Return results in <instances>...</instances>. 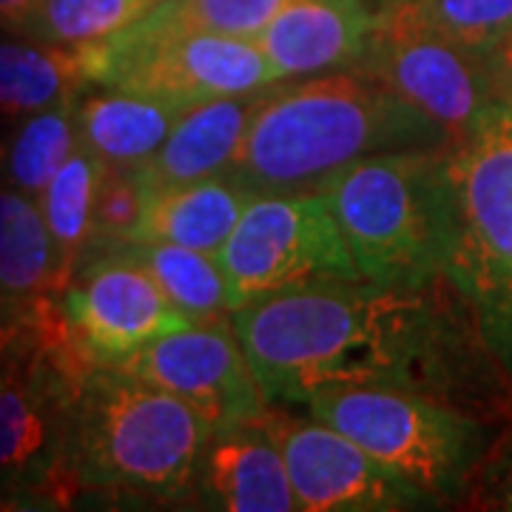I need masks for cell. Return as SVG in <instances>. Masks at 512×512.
Masks as SVG:
<instances>
[{
	"instance_id": "cell-31",
	"label": "cell",
	"mask_w": 512,
	"mask_h": 512,
	"mask_svg": "<svg viewBox=\"0 0 512 512\" xmlns=\"http://www.w3.org/2000/svg\"><path fill=\"white\" fill-rule=\"evenodd\" d=\"M37 0H0V29L6 32H23V23L29 20Z\"/></svg>"
},
{
	"instance_id": "cell-15",
	"label": "cell",
	"mask_w": 512,
	"mask_h": 512,
	"mask_svg": "<svg viewBox=\"0 0 512 512\" xmlns=\"http://www.w3.org/2000/svg\"><path fill=\"white\" fill-rule=\"evenodd\" d=\"M194 507L220 512L296 510L282 453L256 421L211 436L197 470Z\"/></svg>"
},
{
	"instance_id": "cell-6",
	"label": "cell",
	"mask_w": 512,
	"mask_h": 512,
	"mask_svg": "<svg viewBox=\"0 0 512 512\" xmlns=\"http://www.w3.org/2000/svg\"><path fill=\"white\" fill-rule=\"evenodd\" d=\"M433 507H458L498 421L402 387H325L305 402Z\"/></svg>"
},
{
	"instance_id": "cell-25",
	"label": "cell",
	"mask_w": 512,
	"mask_h": 512,
	"mask_svg": "<svg viewBox=\"0 0 512 512\" xmlns=\"http://www.w3.org/2000/svg\"><path fill=\"white\" fill-rule=\"evenodd\" d=\"M458 46L487 55L512 32V0H393Z\"/></svg>"
},
{
	"instance_id": "cell-26",
	"label": "cell",
	"mask_w": 512,
	"mask_h": 512,
	"mask_svg": "<svg viewBox=\"0 0 512 512\" xmlns=\"http://www.w3.org/2000/svg\"><path fill=\"white\" fill-rule=\"evenodd\" d=\"M146 200L148 185L140 168H109L94 200L92 242L86 251L123 245L137 237Z\"/></svg>"
},
{
	"instance_id": "cell-18",
	"label": "cell",
	"mask_w": 512,
	"mask_h": 512,
	"mask_svg": "<svg viewBox=\"0 0 512 512\" xmlns=\"http://www.w3.org/2000/svg\"><path fill=\"white\" fill-rule=\"evenodd\" d=\"M183 111L146 94L111 86H86L77 94L74 117L80 143L109 168L146 165Z\"/></svg>"
},
{
	"instance_id": "cell-23",
	"label": "cell",
	"mask_w": 512,
	"mask_h": 512,
	"mask_svg": "<svg viewBox=\"0 0 512 512\" xmlns=\"http://www.w3.org/2000/svg\"><path fill=\"white\" fill-rule=\"evenodd\" d=\"M74 103L77 97L15 123L12 134L0 146V185H9L35 200L40 197L57 168L72 157L80 143Z\"/></svg>"
},
{
	"instance_id": "cell-30",
	"label": "cell",
	"mask_w": 512,
	"mask_h": 512,
	"mask_svg": "<svg viewBox=\"0 0 512 512\" xmlns=\"http://www.w3.org/2000/svg\"><path fill=\"white\" fill-rule=\"evenodd\" d=\"M484 69H487V77H490L495 103L512 106V32H507L484 55Z\"/></svg>"
},
{
	"instance_id": "cell-22",
	"label": "cell",
	"mask_w": 512,
	"mask_h": 512,
	"mask_svg": "<svg viewBox=\"0 0 512 512\" xmlns=\"http://www.w3.org/2000/svg\"><path fill=\"white\" fill-rule=\"evenodd\" d=\"M106 171H109V165L83 143H77L72 157L57 168L55 177L37 197L43 220L55 239L66 285L92 242L94 200H97V191H100Z\"/></svg>"
},
{
	"instance_id": "cell-11",
	"label": "cell",
	"mask_w": 512,
	"mask_h": 512,
	"mask_svg": "<svg viewBox=\"0 0 512 512\" xmlns=\"http://www.w3.org/2000/svg\"><path fill=\"white\" fill-rule=\"evenodd\" d=\"M291 404L268 402L256 416L259 430L282 453L299 512H402L436 510L427 495L393 476L353 439L328 421L291 413Z\"/></svg>"
},
{
	"instance_id": "cell-14",
	"label": "cell",
	"mask_w": 512,
	"mask_h": 512,
	"mask_svg": "<svg viewBox=\"0 0 512 512\" xmlns=\"http://www.w3.org/2000/svg\"><path fill=\"white\" fill-rule=\"evenodd\" d=\"M379 12L367 0H288L254 43L279 83L353 69L365 55Z\"/></svg>"
},
{
	"instance_id": "cell-32",
	"label": "cell",
	"mask_w": 512,
	"mask_h": 512,
	"mask_svg": "<svg viewBox=\"0 0 512 512\" xmlns=\"http://www.w3.org/2000/svg\"><path fill=\"white\" fill-rule=\"evenodd\" d=\"M367 3H373L376 9H384V6H387V3H393V0H367Z\"/></svg>"
},
{
	"instance_id": "cell-5",
	"label": "cell",
	"mask_w": 512,
	"mask_h": 512,
	"mask_svg": "<svg viewBox=\"0 0 512 512\" xmlns=\"http://www.w3.org/2000/svg\"><path fill=\"white\" fill-rule=\"evenodd\" d=\"M447 148L390 151L359 160L325 185L359 276L427 285L447 259Z\"/></svg>"
},
{
	"instance_id": "cell-12",
	"label": "cell",
	"mask_w": 512,
	"mask_h": 512,
	"mask_svg": "<svg viewBox=\"0 0 512 512\" xmlns=\"http://www.w3.org/2000/svg\"><path fill=\"white\" fill-rule=\"evenodd\" d=\"M60 311L72 342L92 367L123 365L154 339L191 325L120 245L83 254L60 293Z\"/></svg>"
},
{
	"instance_id": "cell-9",
	"label": "cell",
	"mask_w": 512,
	"mask_h": 512,
	"mask_svg": "<svg viewBox=\"0 0 512 512\" xmlns=\"http://www.w3.org/2000/svg\"><path fill=\"white\" fill-rule=\"evenodd\" d=\"M217 259L231 311L316 276H359L322 191L256 194Z\"/></svg>"
},
{
	"instance_id": "cell-8",
	"label": "cell",
	"mask_w": 512,
	"mask_h": 512,
	"mask_svg": "<svg viewBox=\"0 0 512 512\" xmlns=\"http://www.w3.org/2000/svg\"><path fill=\"white\" fill-rule=\"evenodd\" d=\"M89 370L57 308L43 336L0 373V501H49Z\"/></svg>"
},
{
	"instance_id": "cell-17",
	"label": "cell",
	"mask_w": 512,
	"mask_h": 512,
	"mask_svg": "<svg viewBox=\"0 0 512 512\" xmlns=\"http://www.w3.org/2000/svg\"><path fill=\"white\" fill-rule=\"evenodd\" d=\"M254 197V191L231 174L148 191L146 211L134 239L171 242L220 256L222 245L234 234L242 211Z\"/></svg>"
},
{
	"instance_id": "cell-2",
	"label": "cell",
	"mask_w": 512,
	"mask_h": 512,
	"mask_svg": "<svg viewBox=\"0 0 512 512\" xmlns=\"http://www.w3.org/2000/svg\"><path fill=\"white\" fill-rule=\"evenodd\" d=\"M450 143L439 123L382 83L339 69L268 86L228 174L254 194L325 191L359 160Z\"/></svg>"
},
{
	"instance_id": "cell-24",
	"label": "cell",
	"mask_w": 512,
	"mask_h": 512,
	"mask_svg": "<svg viewBox=\"0 0 512 512\" xmlns=\"http://www.w3.org/2000/svg\"><path fill=\"white\" fill-rule=\"evenodd\" d=\"M160 0H37L23 37L66 49H89L151 12Z\"/></svg>"
},
{
	"instance_id": "cell-27",
	"label": "cell",
	"mask_w": 512,
	"mask_h": 512,
	"mask_svg": "<svg viewBox=\"0 0 512 512\" xmlns=\"http://www.w3.org/2000/svg\"><path fill=\"white\" fill-rule=\"evenodd\" d=\"M288 0H160L171 20L217 35L254 40Z\"/></svg>"
},
{
	"instance_id": "cell-16",
	"label": "cell",
	"mask_w": 512,
	"mask_h": 512,
	"mask_svg": "<svg viewBox=\"0 0 512 512\" xmlns=\"http://www.w3.org/2000/svg\"><path fill=\"white\" fill-rule=\"evenodd\" d=\"M262 92L217 97L185 109L160 151L140 165L148 191L228 174Z\"/></svg>"
},
{
	"instance_id": "cell-13",
	"label": "cell",
	"mask_w": 512,
	"mask_h": 512,
	"mask_svg": "<svg viewBox=\"0 0 512 512\" xmlns=\"http://www.w3.org/2000/svg\"><path fill=\"white\" fill-rule=\"evenodd\" d=\"M114 367L168 390L214 433L251 424L268 407L231 319L171 330Z\"/></svg>"
},
{
	"instance_id": "cell-21",
	"label": "cell",
	"mask_w": 512,
	"mask_h": 512,
	"mask_svg": "<svg viewBox=\"0 0 512 512\" xmlns=\"http://www.w3.org/2000/svg\"><path fill=\"white\" fill-rule=\"evenodd\" d=\"M123 251L134 256L154 282L163 288L171 305L183 313L191 325L205 322H222L231 319V299H228V282L222 274L217 256L202 254L185 245L171 242H123Z\"/></svg>"
},
{
	"instance_id": "cell-28",
	"label": "cell",
	"mask_w": 512,
	"mask_h": 512,
	"mask_svg": "<svg viewBox=\"0 0 512 512\" xmlns=\"http://www.w3.org/2000/svg\"><path fill=\"white\" fill-rule=\"evenodd\" d=\"M458 510L512 512V419H507L478 461Z\"/></svg>"
},
{
	"instance_id": "cell-19",
	"label": "cell",
	"mask_w": 512,
	"mask_h": 512,
	"mask_svg": "<svg viewBox=\"0 0 512 512\" xmlns=\"http://www.w3.org/2000/svg\"><path fill=\"white\" fill-rule=\"evenodd\" d=\"M66 274L35 197L0 185V299H60Z\"/></svg>"
},
{
	"instance_id": "cell-7",
	"label": "cell",
	"mask_w": 512,
	"mask_h": 512,
	"mask_svg": "<svg viewBox=\"0 0 512 512\" xmlns=\"http://www.w3.org/2000/svg\"><path fill=\"white\" fill-rule=\"evenodd\" d=\"M80 52L89 86L146 94L180 111L279 83L254 40L191 29L163 15L160 6Z\"/></svg>"
},
{
	"instance_id": "cell-3",
	"label": "cell",
	"mask_w": 512,
	"mask_h": 512,
	"mask_svg": "<svg viewBox=\"0 0 512 512\" xmlns=\"http://www.w3.org/2000/svg\"><path fill=\"white\" fill-rule=\"evenodd\" d=\"M214 430L168 390L120 367H92L74 399L49 501L194 507Z\"/></svg>"
},
{
	"instance_id": "cell-1",
	"label": "cell",
	"mask_w": 512,
	"mask_h": 512,
	"mask_svg": "<svg viewBox=\"0 0 512 512\" xmlns=\"http://www.w3.org/2000/svg\"><path fill=\"white\" fill-rule=\"evenodd\" d=\"M268 402L305 404L325 387H402L487 421L512 419L498 367L447 274L427 285L316 276L231 313Z\"/></svg>"
},
{
	"instance_id": "cell-20",
	"label": "cell",
	"mask_w": 512,
	"mask_h": 512,
	"mask_svg": "<svg viewBox=\"0 0 512 512\" xmlns=\"http://www.w3.org/2000/svg\"><path fill=\"white\" fill-rule=\"evenodd\" d=\"M89 86L80 49L32 37L0 40V120L18 123L29 114L72 100Z\"/></svg>"
},
{
	"instance_id": "cell-4",
	"label": "cell",
	"mask_w": 512,
	"mask_h": 512,
	"mask_svg": "<svg viewBox=\"0 0 512 512\" xmlns=\"http://www.w3.org/2000/svg\"><path fill=\"white\" fill-rule=\"evenodd\" d=\"M444 274L512 379V106L493 103L444 151Z\"/></svg>"
},
{
	"instance_id": "cell-10",
	"label": "cell",
	"mask_w": 512,
	"mask_h": 512,
	"mask_svg": "<svg viewBox=\"0 0 512 512\" xmlns=\"http://www.w3.org/2000/svg\"><path fill=\"white\" fill-rule=\"evenodd\" d=\"M439 123L453 140L495 103L484 57L458 46L399 3H387L353 66Z\"/></svg>"
},
{
	"instance_id": "cell-29",
	"label": "cell",
	"mask_w": 512,
	"mask_h": 512,
	"mask_svg": "<svg viewBox=\"0 0 512 512\" xmlns=\"http://www.w3.org/2000/svg\"><path fill=\"white\" fill-rule=\"evenodd\" d=\"M57 308L60 299H40V302L0 299V373L43 336Z\"/></svg>"
}]
</instances>
